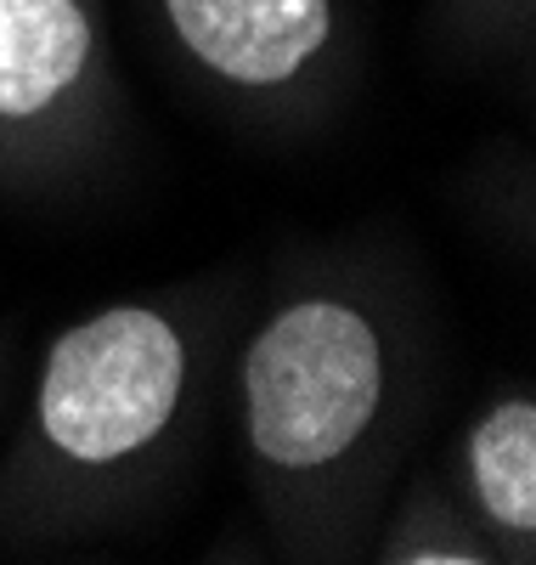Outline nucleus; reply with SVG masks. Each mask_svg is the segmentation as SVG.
<instances>
[{
  "label": "nucleus",
  "mask_w": 536,
  "mask_h": 565,
  "mask_svg": "<svg viewBox=\"0 0 536 565\" xmlns=\"http://www.w3.org/2000/svg\"><path fill=\"white\" fill-rule=\"evenodd\" d=\"M441 306L396 226L271 249L232 340L226 418L277 559H362L441 396Z\"/></svg>",
  "instance_id": "nucleus-1"
},
{
  "label": "nucleus",
  "mask_w": 536,
  "mask_h": 565,
  "mask_svg": "<svg viewBox=\"0 0 536 565\" xmlns=\"http://www.w3.org/2000/svg\"><path fill=\"white\" fill-rule=\"evenodd\" d=\"M255 271L221 260L103 300L23 367L0 447V559L153 532L199 481Z\"/></svg>",
  "instance_id": "nucleus-2"
},
{
  "label": "nucleus",
  "mask_w": 536,
  "mask_h": 565,
  "mask_svg": "<svg viewBox=\"0 0 536 565\" xmlns=\"http://www.w3.org/2000/svg\"><path fill=\"white\" fill-rule=\"evenodd\" d=\"M164 74L215 125L300 148L356 114L373 0H136Z\"/></svg>",
  "instance_id": "nucleus-3"
},
{
  "label": "nucleus",
  "mask_w": 536,
  "mask_h": 565,
  "mask_svg": "<svg viewBox=\"0 0 536 565\" xmlns=\"http://www.w3.org/2000/svg\"><path fill=\"white\" fill-rule=\"evenodd\" d=\"M130 148L136 103L108 0H0V210L90 204Z\"/></svg>",
  "instance_id": "nucleus-4"
},
{
  "label": "nucleus",
  "mask_w": 536,
  "mask_h": 565,
  "mask_svg": "<svg viewBox=\"0 0 536 565\" xmlns=\"http://www.w3.org/2000/svg\"><path fill=\"white\" fill-rule=\"evenodd\" d=\"M435 476L463 503L497 565H536V391H485L441 441Z\"/></svg>",
  "instance_id": "nucleus-5"
},
{
  "label": "nucleus",
  "mask_w": 536,
  "mask_h": 565,
  "mask_svg": "<svg viewBox=\"0 0 536 565\" xmlns=\"http://www.w3.org/2000/svg\"><path fill=\"white\" fill-rule=\"evenodd\" d=\"M367 565H497L492 543L474 532L463 503L435 476V463H407L389 487L362 548Z\"/></svg>",
  "instance_id": "nucleus-6"
},
{
  "label": "nucleus",
  "mask_w": 536,
  "mask_h": 565,
  "mask_svg": "<svg viewBox=\"0 0 536 565\" xmlns=\"http://www.w3.org/2000/svg\"><path fill=\"white\" fill-rule=\"evenodd\" d=\"M429 40L458 68H525L536 45V0H429Z\"/></svg>",
  "instance_id": "nucleus-7"
},
{
  "label": "nucleus",
  "mask_w": 536,
  "mask_h": 565,
  "mask_svg": "<svg viewBox=\"0 0 536 565\" xmlns=\"http://www.w3.org/2000/svg\"><path fill=\"white\" fill-rule=\"evenodd\" d=\"M18 385H23V317L7 311L0 317V424L18 402Z\"/></svg>",
  "instance_id": "nucleus-8"
}]
</instances>
